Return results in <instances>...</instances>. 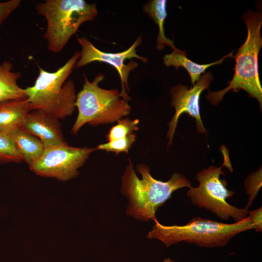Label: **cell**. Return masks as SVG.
<instances>
[{
  "mask_svg": "<svg viewBox=\"0 0 262 262\" xmlns=\"http://www.w3.org/2000/svg\"><path fill=\"white\" fill-rule=\"evenodd\" d=\"M96 148L77 147L66 144L44 149L30 169L36 175L66 181L76 178L79 169Z\"/></svg>",
  "mask_w": 262,
  "mask_h": 262,
  "instance_id": "obj_8",
  "label": "cell"
},
{
  "mask_svg": "<svg viewBox=\"0 0 262 262\" xmlns=\"http://www.w3.org/2000/svg\"><path fill=\"white\" fill-rule=\"evenodd\" d=\"M58 120L47 113L33 110L28 114L21 127L37 137L45 149L67 144Z\"/></svg>",
  "mask_w": 262,
  "mask_h": 262,
  "instance_id": "obj_11",
  "label": "cell"
},
{
  "mask_svg": "<svg viewBox=\"0 0 262 262\" xmlns=\"http://www.w3.org/2000/svg\"><path fill=\"white\" fill-rule=\"evenodd\" d=\"M117 122L116 125L111 128L106 135L108 142L124 137L139 130L138 119L131 120L129 118H122Z\"/></svg>",
  "mask_w": 262,
  "mask_h": 262,
  "instance_id": "obj_18",
  "label": "cell"
},
{
  "mask_svg": "<svg viewBox=\"0 0 262 262\" xmlns=\"http://www.w3.org/2000/svg\"><path fill=\"white\" fill-rule=\"evenodd\" d=\"M80 57L76 51L55 72L39 67V73L33 86L24 91L32 110H38L57 118L64 119L75 111L77 95L72 79L67 80Z\"/></svg>",
  "mask_w": 262,
  "mask_h": 262,
  "instance_id": "obj_3",
  "label": "cell"
},
{
  "mask_svg": "<svg viewBox=\"0 0 262 262\" xmlns=\"http://www.w3.org/2000/svg\"><path fill=\"white\" fill-rule=\"evenodd\" d=\"M136 137V134L133 133L124 137L100 144L96 149L115 152L116 155L123 152L128 153L130 148L135 142Z\"/></svg>",
  "mask_w": 262,
  "mask_h": 262,
  "instance_id": "obj_19",
  "label": "cell"
},
{
  "mask_svg": "<svg viewBox=\"0 0 262 262\" xmlns=\"http://www.w3.org/2000/svg\"><path fill=\"white\" fill-rule=\"evenodd\" d=\"M252 221L254 226V229L257 232L262 231V208H260L248 211L247 215Z\"/></svg>",
  "mask_w": 262,
  "mask_h": 262,
  "instance_id": "obj_22",
  "label": "cell"
},
{
  "mask_svg": "<svg viewBox=\"0 0 262 262\" xmlns=\"http://www.w3.org/2000/svg\"><path fill=\"white\" fill-rule=\"evenodd\" d=\"M245 186L247 194L249 196L246 209L248 210L252 205L262 186V170L251 174L245 180Z\"/></svg>",
  "mask_w": 262,
  "mask_h": 262,
  "instance_id": "obj_20",
  "label": "cell"
},
{
  "mask_svg": "<svg viewBox=\"0 0 262 262\" xmlns=\"http://www.w3.org/2000/svg\"><path fill=\"white\" fill-rule=\"evenodd\" d=\"M22 161V156L11 137L7 133L0 131V164L18 163Z\"/></svg>",
  "mask_w": 262,
  "mask_h": 262,
  "instance_id": "obj_17",
  "label": "cell"
},
{
  "mask_svg": "<svg viewBox=\"0 0 262 262\" xmlns=\"http://www.w3.org/2000/svg\"><path fill=\"white\" fill-rule=\"evenodd\" d=\"M21 4L20 0L0 1V26Z\"/></svg>",
  "mask_w": 262,
  "mask_h": 262,
  "instance_id": "obj_21",
  "label": "cell"
},
{
  "mask_svg": "<svg viewBox=\"0 0 262 262\" xmlns=\"http://www.w3.org/2000/svg\"><path fill=\"white\" fill-rule=\"evenodd\" d=\"M7 133L14 142L22 156L23 161L27 163L29 167L42 155L44 147L40 140L26 131L21 127Z\"/></svg>",
  "mask_w": 262,
  "mask_h": 262,
  "instance_id": "obj_13",
  "label": "cell"
},
{
  "mask_svg": "<svg viewBox=\"0 0 262 262\" xmlns=\"http://www.w3.org/2000/svg\"><path fill=\"white\" fill-rule=\"evenodd\" d=\"M154 223L147 237L160 241L166 247L181 242L207 248L223 247L235 235L255 228L248 216L233 223L200 217H194L183 225H164L157 220Z\"/></svg>",
  "mask_w": 262,
  "mask_h": 262,
  "instance_id": "obj_2",
  "label": "cell"
},
{
  "mask_svg": "<svg viewBox=\"0 0 262 262\" xmlns=\"http://www.w3.org/2000/svg\"><path fill=\"white\" fill-rule=\"evenodd\" d=\"M213 80L212 73L208 71L201 75L195 85L190 89L188 88L187 86L180 84L170 89L172 97L171 105L172 107H174L175 113L168 123L167 147H169L172 143L179 118L182 113H186L196 119V127L199 133L207 134L206 129L200 117L199 98L202 91L209 87Z\"/></svg>",
  "mask_w": 262,
  "mask_h": 262,
  "instance_id": "obj_10",
  "label": "cell"
},
{
  "mask_svg": "<svg viewBox=\"0 0 262 262\" xmlns=\"http://www.w3.org/2000/svg\"><path fill=\"white\" fill-rule=\"evenodd\" d=\"M166 0H153L146 2L143 6V10L148 15L159 27L156 48L162 50L166 46L170 47L174 51L179 50L172 40L167 38L164 34V24L167 17Z\"/></svg>",
  "mask_w": 262,
  "mask_h": 262,
  "instance_id": "obj_16",
  "label": "cell"
},
{
  "mask_svg": "<svg viewBox=\"0 0 262 262\" xmlns=\"http://www.w3.org/2000/svg\"><path fill=\"white\" fill-rule=\"evenodd\" d=\"M160 262H175L170 258H166Z\"/></svg>",
  "mask_w": 262,
  "mask_h": 262,
  "instance_id": "obj_23",
  "label": "cell"
},
{
  "mask_svg": "<svg viewBox=\"0 0 262 262\" xmlns=\"http://www.w3.org/2000/svg\"><path fill=\"white\" fill-rule=\"evenodd\" d=\"M35 9L46 19L44 38L48 49L55 53L62 51L81 24L94 20L98 14L96 4L84 0H46L37 3Z\"/></svg>",
  "mask_w": 262,
  "mask_h": 262,
  "instance_id": "obj_6",
  "label": "cell"
},
{
  "mask_svg": "<svg viewBox=\"0 0 262 262\" xmlns=\"http://www.w3.org/2000/svg\"><path fill=\"white\" fill-rule=\"evenodd\" d=\"M243 19L247 27V35L244 43L233 56L235 65L233 78L228 82L229 85L225 89L216 92L209 91L205 97L211 104L215 105L229 91L232 90L238 92L243 89L250 97L257 99L261 109L262 87L258 71V54L262 46V13L248 10L244 14Z\"/></svg>",
  "mask_w": 262,
  "mask_h": 262,
  "instance_id": "obj_4",
  "label": "cell"
},
{
  "mask_svg": "<svg viewBox=\"0 0 262 262\" xmlns=\"http://www.w3.org/2000/svg\"><path fill=\"white\" fill-rule=\"evenodd\" d=\"M121 177V192L127 198L125 213L137 220L147 222L157 220L158 208L171 198L177 190L191 186L190 181L182 174L174 173L170 179L163 181L154 179L149 167L139 164L136 167L139 178L130 159Z\"/></svg>",
  "mask_w": 262,
  "mask_h": 262,
  "instance_id": "obj_1",
  "label": "cell"
},
{
  "mask_svg": "<svg viewBox=\"0 0 262 262\" xmlns=\"http://www.w3.org/2000/svg\"><path fill=\"white\" fill-rule=\"evenodd\" d=\"M82 89L75 103L78 110L71 133L76 134L86 124L93 126L114 123L129 115L131 107L115 89H105L98 86L104 75L98 73L92 82L85 75Z\"/></svg>",
  "mask_w": 262,
  "mask_h": 262,
  "instance_id": "obj_5",
  "label": "cell"
},
{
  "mask_svg": "<svg viewBox=\"0 0 262 262\" xmlns=\"http://www.w3.org/2000/svg\"><path fill=\"white\" fill-rule=\"evenodd\" d=\"M223 56L221 59L214 62L208 64H198L193 62L186 56L185 51L179 50L170 54H165L164 58V63L167 66H174L177 70L180 67L185 69L189 73L192 84L194 86L196 82L199 79L201 75L205 73L209 67L222 63L224 60L228 57L233 58V52Z\"/></svg>",
  "mask_w": 262,
  "mask_h": 262,
  "instance_id": "obj_14",
  "label": "cell"
},
{
  "mask_svg": "<svg viewBox=\"0 0 262 262\" xmlns=\"http://www.w3.org/2000/svg\"><path fill=\"white\" fill-rule=\"evenodd\" d=\"M13 66V64L8 61L0 63V102L27 98L24 89L17 84L21 73L12 71Z\"/></svg>",
  "mask_w": 262,
  "mask_h": 262,
  "instance_id": "obj_15",
  "label": "cell"
},
{
  "mask_svg": "<svg viewBox=\"0 0 262 262\" xmlns=\"http://www.w3.org/2000/svg\"><path fill=\"white\" fill-rule=\"evenodd\" d=\"M31 111L28 98L0 102V131L7 133L21 127Z\"/></svg>",
  "mask_w": 262,
  "mask_h": 262,
  "instance_id": "obj_12",
  "label": "cell"
},
{
  "mask_svg": "<svg viewBox=\"0 0 262 262\" xmlns=\"http://www.w3.org/2000/svg\"><path fill=\"white\" fill-rule=\"evenodd\" d=\"M224 155V161L221 166L211 165L196 174V180L199 185L188 187L187 195L193 205L205 209L222 220L227 221L231 218L237 222L247 217L248 211L227 202V200L231 198L235 193L227 188L226 180L220 178L221 175H225L222 170L223 166L227 167L230 172L233 171L229 156Z\"/></svg>",
  "mask_w": 262,
  "mask_h": 262,
  "instance_id": "obj_7",
  "label": "cell"
},
{
  "mask_svg": "<svg viewBox=\"0 0 262 262\" xmlns=\"http://www.w3.org/2000/svg\"><path fill=\"white\" fill-rule=\"evenodd\" d=\"M77 42L82 47L80 57L76 62L74 68H78L93 62H103L110 65L117 70L121 82V97L129 101L131 98L127 92H129L128 78L130 73L138 66V63L134 61L130 62L127 65L125 64L126 59L137 58L147 62L146 57L138 55L136 53V48L142 42L141 37H138L132 45L127 49L118 53L106 52L97 49L86 37L77 38Z\"/></svg>",
  "mask_w": 262,
  "mask_h": 262,
  "instance_id": "obj_9",
  "label": "cell"
}]
</instances>
